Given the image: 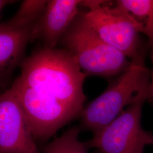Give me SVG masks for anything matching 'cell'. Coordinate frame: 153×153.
Masks as SVG:
<instances>
[{"label":"cell","instance_id":"cell-1","mask_svg":"<svg viewBox=\"0 0 153 153\" xmlns=\"http://www.w3.org/2000/svg\"><path fill=\"white\" fill-rule=\"evenodd\" d=\"M11 88L27 119L34 140L47 141L79 118L86 96L87 76L64 49L42 47L21 64Z\"/></svg>","mask_w":153,"mask_h":153},{"label":"cell","instance_id":"cell-2","mask_svg":"<svg viewBox=\"0 0 153 153\" xmlns=\"http://www.w3.org/2000/svg\"><path fill=\"white\" fill-rule=\"evenodd\" d=\"M150 74L145 61L131 62L119 76L114 78L106 89L83 108L80 129L98 133L136 102L149 99Z\"/></svg>","mask_w":153,"mask_h":153},{"label":"cell","instance_id":"cell-3","mask_svg":"<svg viewBox=\"0 0 153 153\" xmlns=\"http://www.w3.org/2000/svg\"><path fill=\"white\" fill-rule=\"evenodd\" d=\"M59 44L74 58L87 76L114 78L131 65L125 55L99 36L85 22L81 12Z\"/></svg>","mask_w":153,"mask_h":153},{"label":"cell","instance_id":"cell-4","mask_svg":"<svg viewBox=\"0 0 153 153\" xmlns=\"http://www.w3.org/2000/svg\"><path fill=\"white\" fill-rule=\"evenodd\" d=\"M109 1H81L88 9L81 13L88 25L107 44L120 51L131 62L145 61V51L140 33L142 28L130 14Z\"/></svg>","mask_w":153,"mask_h":153},{"label":"cell","instance_id":"cell-5","mask_svg":"<svg viewBox=\"0 0 153 153\" xmlns=\"http://www.w3.org/2000/svg\"><path fill=\"white\" fill-rule=\"evenodd\" d=\"M140 100L128 107L120 115L85 142L87 148L100 153H143L153 145V134L141 126L143 105Z\"/></svg>","mask_w":153,"mask_h":153},{"label":"cell","instance_id":"cell-6","mask_svg":"<svg viewBox=\"0 0 153 153\" xmlns=\"http://www.w3.org/2000/svg\"><path fill=\"white\" fill-rule=\"evenodd\" d=\"M0 153H41L11 88L0 95Z\"/></svg>","mask_w":153,"mask_h":153},{"label":"cell","instance_id":"cell-7","mask_svg":"<svg viewBox=\"0 0 153 153\" xmlns=\"http://www.w3.org/2000/svg\"><path fill=\"white\" fill-rule=\"evenodd\" d=\"M80 0L48 1L33 29L32 40H39L43 47L55 48L79 13Z\"/></svg>","mask_w":153,"mask_h":153},{"label":"cell","instance_id":"cell-8","mask_svg":"<svg viewBox=\"0 0 153 153\" xmlns=\"http://www.w3.org/2000/svg\"><path fill=\"white\" fill-rule=\"evenodd\" d=\"M34 27L19 30H0V82L21 65L27 45L32 41Z\"/></svg>","mask_w":153,"mask_h":153},{"label":"cell","instance_id":"cell-9","mask_svg":"<svg viewBox=\"0 0 153 153\" xmlns=\"http://www.w3.org/2000/svg\"><path fill=\"white\" fill-rule=\"evenodd\" d=\"M116 6L128 12L142 28L148 39L153 59V0H117Z\"/></svg>","mask_w":153,"mask_h":153},{"label":"cell","instance_id":"cell-10","mask_svg":"<svg viewBox=\"0 0 153 153\" xmlns=\"http://www.w3.org/2000/svg\"><path fill=\"white\" fill-rule=\"evenodd\" d=\"M45 0H25L15 15L0 24V30H19L33 28L38 22L47 5Z\"/></svg>","mask_w":153,"mask_h":153},{"label":"cell","instance_id":"cell-11","mask_svg":"<svg viewBox=\"0 0 153 153\" xmlns=\"http://www.w3.org/2000/svg\"><path fill=\"white\" fill-rule=\"evenodd\" d=\"M81 129L73 126L47 144L43 153H88L85 142L79 140Z\"/></svg>","mask_w":153,"mask_h":153},{"label":"cell","instance_id":"cell-12","mask_svg":"<svg viewBox=\"0 0 153 153\" xmlns=\"http://www.w3.org/2000/svg\"><path fill=\"white\" fill-rule=\"evenodd\" d=\"M150 78H151V79H150V84L149 91V99H148V100H151L153 102V69L152 71Z\"/></svg>","mask_w":153,"mask_h":153},{"label":"cell","instance_id":"cell-13","mask_svg":"<svg viewBox=\"0 0 153 153\" xmlns=\"http://www.w3.org/2000/svg\"><path fill=\"white\" fill-rule=\"evenodd\" d=\"M14 1H9V0H0V11L6 5L14 2Z\"/></svg>","mask_w":153,"mask_h":153}]
</instances>
